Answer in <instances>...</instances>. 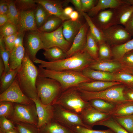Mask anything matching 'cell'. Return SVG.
<instances>
[{
    "label": "cell",
    "instance_id": "obj_57",
    "mask_svg": "<svg viewBox=\"0 0 133 133\" xmlns=\"http://www.w3.org/2000/svg\"><path fill=\"white\" fill-rule=\"evenodd\" d=\"M5 66L4 63L2 58H0V77L4 73L5 71Z\"/></svg>",
    "mask_w": 133,
    "mask_h": 133
},
{
    "label": "cell",
    "instance_id": "obj_26",
    "mask_svg": "<svg viewBox=\"0 0 133 133\" xmlns=\"http://www.w3.org/2000/svg\"><path fill=\"white\" fill-rule=\"evenodd\" d=\"M112 57L119 61L128 52L133 50V38L120 45L111 46Z\"/></svg>",
    "mask_w": 133,
    "mask_h": 133
},
{
    "label": "cell",
    "instance_id": "obj_45",
    "mask_svg": "<svg viewBox=\"0 0 133 133\" xmlns=\"http://www.w3.org/2000/svg\"><path fill=\"white\" fill-rule=\"evenodd\" d=\"M119 61L127 71L133 73V50L125 54Z\"/></svg>",
    "mask_w": 133,
    "mask_h": 133
},
{
    "label": "cell",
    "instance_id": "obj_38",
    "mask_svg": "<svg viewBox=\"0 0 133 133\" xmlns=\"http://www.w3.org/2000/svg\"><path fill=\"white\" fill-rule=\"evenodd\" d=\"M113 117L129 133H133V115Z\"/></svg>",
    "mask_w": 133,
    "mask_h": 133
},
{
    "label": "cell",
    "instance_id": "obj_3",
    "mask_svg": "<svg viewBox=\"0 0 133 133\" xmlns=\"http://www.w3.org/2000/svg\"><path fill=\"white\" fill-rule=\"evenodd\" d=\"M38 74L53 79L61 84L62 92L71 87H77L81 83L93 80L84 76L81 72L71 71H53L39 67Z\"/></svg>",
    "mask_w": 133,
    "mask_h": 133
},
{
    "label": "cell",
    "instance_id": "obj_13",
    "mask_svg": "<svg viewBox=\"0 0 133 133\" xmlns=\"http://www.w3.org/2000/svg\"><path fill=\"white\" fill-rule=\"evenodd\" d=\"M92 17L93 19H91L93 21L102 31L117 24L115 9H109L101 10Z\"/></svg>",
    "mask_w": 133,
    "mask_h": 133
},
{
    "label": "cell",
    "instance_id": "obj_36",
    "mask_svg": "<svg viewBox=\"0 0 133 133\" xmlns=\"http://www.w3.org/2000/svg\"><path fill=\"white\" fill-rule=\"evenodd\" d=\"M95 125H101L107 127L114 133H129L112 116L97 123Z\"/></svg>",
    "mask_w": 133,
    "mask_h": 133
},
{
    "label": "cell",
    "instance_id": "obj_40",
    "mask_svg": "<svg viewBox=\"0 0 133 133\" xmlns=\"http://www.w3.org/2000/svg\"><path fill=\"white\" fill-rule=\"evenodd\" d=\"M14 1L20 12L35 9L38 5L34 0H16Z\"/></svg>",
    "mask_w": 133,
    "mask_h": 133
},
{
    "label": "cell",
    "instance_id": "obj_14",
    "mask_svg": "<svg viewBox=\"0 0 133 133\" xmlns=\"http://www.w3.org/2000/svg\"><path fill=\"white\" fill-rule=\"evenodd\" d=\"M80 115L83 123L92 129L97 123L111 116L109 114L99 111L92 107L89 104Z\"/></svg>",
    "mask_w": 133,
    "mask_h": 133
},
{
    "label": "cell",
    "instance_id": "obj_8",
    "mask_svg": "<svg viewBox=\"0 0 133 133\" xmlns=\"http://www.w3.org/2000/svg\"><path fill=\"white\" fill-rule=\"evenodd\" d=\"M12 122L27 123L37 126L38 117L34 103L29 105L14 103L13 113L8 119Z\"/></svg>",
    "mask_w": 133,
    "mask_h": 133
},
{
    "label": "cell",
    "instance_id": "obj_53",
    "mask_svg": "<svg viewBox=\"0 0 133 133\" xmlns=\"http://www.w3.org/2000/svg\"><path fill=\"white\" fill-rule=\"evenodd\" d=\"M66 1L67 2H70L74 5L77 11L81 14L82 12L81 0H66Z\"/></svg>",
    "mask_w": 133,
    "mask_h": 133
},
{
    "label": "cell",
    "instance_id": "obj_55",
    "mask_svg": "<svg viewBox=\"0 0 133 133\" xmlns=\"http://www.w3.org/2000/svg\"><path fill=\"white\" fill-rule=\"evenodd\" d=\"M8 22L6 14H0V26L1 27Z\"/></svg>",
    "mask_w": 133,
    "mask_h": 133
},
{
    "label": "cell",
    "instance_id": "obj_17",
    "mask_svg": "<svg viewBox=\"0 0 133 133\" xmlns=\"http://www.w3.org/2000/svg\"><path fill=\"white\" fill-rule=\"evenodd\" d=\"M88 67L95 70L112 73L123 71H128L119 61L110 59L95 61Z\"/></svg>",
    "mask_w": 133,
    "mask_h": 133
},
{
    "label": "cell",
    "instance_id": "obj_54",
    "mask_svg": "<svg viewBox=\"0 0 133 133\" xmlns=\"http://www.w3.org/2000/svg\"><path fill=\"white\" fill-rule=\"evenodd\" d=\"M70 19L73 21H76L78 20L79 13L78 11H73L69 15Z\"/></svg>",
    "mask_w": 133,
    "mask_h": 133
},
{
    "label": "cell",
    "instance_id": "obj_15",
    "mask_svg": "<svg viewBox=\"0 0 133 133\" xmlns=\"http://www.w3.org/2000/svg\"><path fill=\"white\" fill-rule=\"evenodd\" d=\"M31 100L35 104L36 108L38 119L37 126L38 128L49 123L53 119L54 107L53 105H44L39 98Z\"/></svg>",
    "mask_w": 133,
    "mask_h": 133
},
{
    "label": "cell",
    "instance_id": "obj_19",
    "mask_svg": "<svg viewBox=\"0 0 133 133\" xmlns=\"http://www.w3.org/2000/svg\"><path fill=\"white\" fill-rule=\"evenodd\" d=\"M36 3L42 6L50 15L57 16L64 21L70 19L64 12L63 2L58 0H34Z\"/></svg>",
    "mask_w": 133,
    "mask_h": 133
},
{
    "label": "cell",
    "instance_id": "obj_42",
    "mask_svg": "<svg viewBox=\"0 0 133 133\" xmlns=\"http://www.w3.org/2000/svg\"><path fill=\"white\" fill-rule=\"evenodd\" d=\"M14 109V103L7 101L0 102V117L8 119L12 114Z\"/></svg>",
    "mask_w": 133,
    "mask_h": 133
},
{
    "label": "cell",
    "instance_id": "obj_33",
    "mask_svg": "<svg viewBox=\"0 0 133 133\" xmlns=\"http://www.w3.org/2000/svg\"><path fill=\"white\" fill-rule=\"evenodd\" d=\"M133 115V102L126 101L117 104L111 113L112 117L122 116Z\"/></svg>",
    "mask_w": 133,
    "mask_h": 133
},
{
    "label": "cell",
    "instance_id": "obj_49",
    "mask_svg": "<svg viewBox=\"0 0 133 133\" xmlns=\"http://www.w3.org/2000/svg\"><path fill=\"white\" fill-rule=\"evenodd\" d=\"M98 1V0H81L82 12H88L96 5Z\"/></svg>",
    "mask_w": 133,
    "mask_h": 133
},
{
    "label": "cell",
    "instance_id": "obj_50",
    "mask_svg": "<svg viewBox=\"0 0 133 133\" xmlns=\"http://www.w3.org/2000/svg\"><path fill=\"white\" fill-rule=\"evenodd\" d=\"M124 94L128 101L133 102V88L125 86Z\"/></svg>",
    "mask_w": 133,
    "mask_h": 133
},
{
    "label": "cell",
    "instance_id": "obj_29",
    "mask_svg": "<svg viewBox=\"0 0 133 133\" xmlns=\"http://www.w3.org/2000/svg\"><path fill=\"white\" fill-rule=\"evenodd\" d=\"M84 50L95 60H99V44L91 34L89 29L87 34L86 43Z\"/></svg>",
    "mask_w": 133,
    "mask_h": 133
},
{
    "label": "cell",
    "instance_id": "obj_22",
    "mask_svg": "<svg viewBox=\"0 0 133 133\" xmlns=\"http://www.w3.org/2000/svg\"><path fill=\"white\" fill-rule=\"evenodd\" d=\"M83 24L79 19L73 21L69 19L63 22L62 26L63 35L71 45Z\"/></svg>",
    "mask_w": 133,
    "mask_h": 133
},
{
    "label": "cell",
    "instance_id": "obj_31",
    "mask_svg": "<svg viewBox=\"0 0 133 133\" xmlns=\"http://www.w3.org/2000/svg\"><path fill=\"white\" fill-rule=\"evenodd\" d=\"M63 22L60 18L54 15H50L44 24L38 28V31L40 32H52L60 27Z\"/></svg>",
    "mask_w": 133,
    "mask_h": 133
},
{
    "label": "cell",
    "instance_id": "obj_25",
    "mask_svg": "<svg viewBox=\"0 0 133 133\" xmlns=\"http://www.w3.org/2000/svg\"><path fill=\"white\" fill-rule=\"evenodd\" d=\"M39 133H76L53 119L49 123L38 128Z\"/></svg>",
    "mask_w": 133,
    "mask_h": 133
},
{
    "label": "cell",
    "instance_id": "obj_9",
    "mask_svg": "<svg viewBox=\"0 0 133 133\" xmlns=\"http://www.w3.org/2000/svg\"><path fill=\"white\" fill-rule=\"evenodd\" d=\"M39 33L43 49L57 47L66 53L71 46V44L66 40L63 35L62 25L57 29L52 32H39Z\"/></svg>",
    "mask_w": 133,
    "mask_h": 133
},
{
    "label": "cell",
    "instance_id": "obj_46",
    "mask_svg": "<svg viewBox=\"0 0 133 133\" xmlns=\"http://www.w3.org/2000/svg\"><path fill=\"white\" fill-rule=\"evenodd\" d=\"M16 129L15 126L10 120L4 117H0V133H4Z\"/></svg>",
    "mask_w": 133,
    "mask_h": 133
},
{
    "label": "cell",
    "instance_id": "obj_47",
    "mask_svg": "<svg viewBox=\"0 0 133 133\" xmlns=\"http://www.w3.org/2000/svg\"><path fill=\"white\" fill-rule=\"evenodd\" d=\"M71 130L76 133H114L110 129L105 130H96L81 126H77Z\"/></svg>",
    "mask_w": 133,
    "mask_h": 133
},
{
    "label": "cell",
    "instance_id": "obj_37",
    "mask_svg": "<svg viewBox=\"0 0 133 133\" xmlns=\"http://www.w3.org/2000/svg\"><path fill=\"white\" fill-rule=\"evenodd\" d=\"M117 81L125 86L133 88V73L126 71H121L114 73Z\"/></svg>",
    "mask_w": 133,
    "mask_h": 133
},
{
    "label": "cell",
    "instance_id": "obj_43",
    "mask_svg": "<svg viewBox=\"0 0 133 133\" xmlns=\"http://www.w3.org/2000/svg\"><path fill=\"white\" fill-rule=\"evenodd\" d=\"M112 57L111 46L105 42L99 45V60L110 59Z\"/></svg>",
    "mask_w": 133,
    "mask_h": 133
},
{
    "label": "cell",
    "instance_id": "obj_32",
    "mask_svg": "<svg viewBox=\"0 0 133 133\" xmlns=\"http://www.w3.org/2000/svg\"><path fill=\"white\" fill-rule=\"evenodd\" d=\"M44 50L43 54L49 62L57 61L66 58V53L59 47H53Z\"/></svg>",
    "mask_w": 133,
    "mask_h": 133
},
{
    "label": "cell",
    "instance_id": "obj_16",
    "mask_svg": "<svg viewBox=\"0 0 133 133\" xmlns=\"http://www.w3.org/2000/svg\"><path fill=\"white\" fill-rule=\"evenodd\" d=\"M89 27L85 21L83 24L75 37L71 46L66 52V58L84 50L87 40V34Z\"/></svg>",
    "mask_w": 133,
    "mask_h": 133
},
{
    "label": "cell",
    "instance_id": "obj_28",
    "mask_svg": "<svg viewBox=\"0 0 133 133\" xmlns=\"http://www.w3.org/2000/svg\"><path fill=\"white\" fill-rule=\"evenodd\" d=\"M93 107L103 113L110 115L116 107L117 104L100 99L91 100L88 101Z\"/></svg>",
    "mask_w": 133,
    "mask_h": 133
},
{
    "label": "cell",
    "instance_id": "obj_58",
    "mask_svg": "<svg viewBox=\"0 0 133 133\" xmlns=\"http://www.w3.org/2000/svg\"><path fill=\"white\" fill-rule=\"evenodd\" d=\"M4 133H19L18 131L16 129H14L8 131Z\"/></svg>",
    "mask_w": 133,
    "mask_h": 133
},
{
    "label": "cell",
    "instance_id": "obj_10",
    "mask_svg": "<svg viewBox=\"0 0 133 133\" xmlns=\"http://www.w3.org/2000/svg\"><path fill=\"white\" fill-rule=\"evenodd\" d=\"M102 31L105 42L110 46L122 44L132 36L122 25L115 24Z\"/></svg>",
    "mask_w": 133,
    "mask_h": 133
},
{
    "label": "cell",
    "instance_id": "obj_24",
    "mask_svg": "<svg viewBox=\"0 0 133 133\" xmlns=\"http://www.w3.org/2000/svg\"><path fill=\"white\" fill-rule=\"evenodd\" d=\"M87 78L93 80L109 82H117L114 73L95 70L89 67L82 72Z\"/></svg>",
    "mask_w": 133,
    "mask_h": 133
},
{
    "label": "cell",
    "instance_id": "obj_51",
    "mask_svg": "<svg viewBox=\"0 0 133 133\" xmlns=\"http://www.w3.org/2000/svg\"><path fill=\"white\" fill-rule=\"evenodd\" d=\"M0 3V14H7L9 9L7 0H1Z\"/></svg>",
    "mask_w": 133,
    "mask_h": 133
},
{
    "label": "cell",
    "instance_id": "obj_18",
    "mask_svg": "<svg viewBox=\"0 0 133 133\" xmlns=\"http://www.w3.org/2000/svg\"><path fill=\"white\" fill-rule=\"evenodd\" d=\"M35 9L20 12V21L18 27V33L27 31H38L34 15Z\"/></svg>",
    "mask_w": 133,
    "mask_h": 133
},
{
    "label": "cell",
    "instance_id": "obj_5",
    "mask_svg": "<svg viewBox=\"0 0 133 133\" xmlns=\"http://www.w3.org/2000/svg\"><path fill=\"white\" fill-rule=\"evenodd\" d=\"M89 104L82 98L77 87H75L62 92L52 105H59L80 115Z\"/></svg>",
    "mask_w": 133,
    "mask_h": 133
},
{
    "label": "cell",
    "instance_id": "obj_23",
    "mask_svg": "<svg viewBox=\"0 0 133 133\" xmlns=\"http://www.w3.org/2000/svg\"><path fill=\"white\" fill-rule=\"evenodd\" d=\"M23 41L15 44L10 52L9 61V65L10 69H17L19 68L21 65L25 53Z\"/></svg>",
    "mask_w": 133,
    "mask_h": 133
},
{
    "label": "cell",
    "instance_id": "obj_2",
    "mask_svg": "<svg viewBox=\"0 0 133 133\" xmlns=\"http://www.w3.org/2000/svg\"><path fill=\"white\" fill-rule=\"evenodd\" d=\"M38 74V67L34 65L25 52L16 78L23 93L31 100L39 98L36 87Z\"/></svg>",
    "mask_w": 133,
    "mask_h": 133
},
{
    "label": "cell",
    "instance_id": "obj_48",
    "mask_svg": "<svg viewBox=\"0 0 133 133\" xmlns=\"http://www.w3.org/2000/svg\"><path fill=\"white\" fill-rule=\"evenodd\" d=\"M18 33L3 38L6 49L10 52L14 48L15 41Z\"/></svg>",
    "mask_w": 133,
    "mask_h": 133
},
{
    "label": "cell",
    "instance_id": "obj_21",
    "mask_svg": "<svg viewBox=\"0 0 133 133\" xmlns=\"http://www.w3.org/2000/svg\"><path fill=\"white\" fill-rule=\"evenodd\" d=\"M122 84L117 82L93 81L82 83L77 87L79 89L85 91L97 92Z\"/></svg>",
    "mask_w": 133,
    "mask_h": 133
},
{
    "label": "cell",
    "instance_id": "obj_27",
    "mask_svg": "<svg viewBox=\"0 0 133 133\" xmlns=\"http://www.w3.org/2000/svg\"><path fill=\"white\" fill-rule=\"evenodd\" d=\"M115 9L116 14L117 24L124 26L133 15V5L126 4Z\"/></svg>",
    "mask_w": 133,
    "mask_h": 133
},
{
    "label": "cell",
    "instance_id": "obj_1",
    "mask_svg": "<svg viewBox=\"0 0 133 133\" xmlns=\"http://www.w3.org/2000/svg\"><path fill=\"white\" fill-rule=\"evenodd\" d=\"M95 61L84 50L60 60L49 62L36 58L34 63L39 64L38 67L49 70L82 72Z\"/></svg>",
    "mask_w": 133,
    "mask_h": 133
},
{
    "label": "cell",
    "instance_id": "obj_12",
    "mask_svg": "<svg viewBox=\"0 0 133 133\" xmlns=\"http://www.w3.org/2000/svg\"><path fill=\"white\" fill-rule=\"evenodd\" d=\"M25 52L33 62L37 58L36 55L40 49H43V43L38 31H30L23 44Z\"/></svg>",
    "mask_w": 133,
    "mask_h": 133
},
{
    "label": "cell",
    "instance_id": "obj_34",
    "mask_svg": "<svg viewBox=\"0 0 133 133\" xmlns=\"http://www.w3.org/2000/svg\"><path fill=\"white\" fill-rule=\"evenodd\" d=\"M11 69L8 71L4 72L0 77V94L7 89L13 83L15 79L18 70Z\"/></svg>",
    "mask_w": 133,
    "mask_h": 133
},
{
    "label": "cell",
    "instance_id": "obj_35",
    "mask_svg": "<svg viewBox=\"0 0 133 133\" xmlns=\"http://www.w3.org/2000/svg\"><path fill=\"white\" fill-rule=\"evenodd\" d=\"M9 9L7 14L8 22L12 23L18 27L20 21V12L16 7L14 0H7Z\"/></svg>",
    "mask_w": 133,
    "mask_h": 133
},
{
    "label": "cell",
    "instance_id": "obj_7",
    "mask_svg": "<svg viewBox=\"0 0 133 133\" xmlns=\"http://www.w3.org/2000/svg\"><path fill=\"white\" fill-rule=\"evenodd\" d=\"M53 105L54 107L53 119L60 124L71 130L78 126L91 129L83 123L80 115L59 105Z\"/></svg>",
    "mask_w": 133,
    "mask_h": 133
},
{
    "label": "cell",
    "instance_id": "obj_39",
    "mask_svg": "<svg viewBox=\"0 0 133 133\" xmlns=\"http://www.w3.org/2000/svg\"><path fill=\"white\" fill-rule=\"evenodd\" d=\"M13 122L19 133H39L38 128L36 125L21 122Z\"/></svg>",
    "mask_w": 133,
    "mask_h": 133
},
{
    "label": "cell",
    "instance_id": "obj_44",
    "mask_svg": "<svg viewBox=\"0 0 133 133\" xmlns=\"http://www.w3.org/2000/svg\"><path fill=\"white\" fill-rule=\"evenodd\" d=\"M17 27L8 22L0 27V36L3 38L14 34L18 32Z\"/></svg>",
    "mask_w": 133,
    "mask_h": 133
},
{
    "label": "cell",
    "instance_id": "obj_56",
    "mask_svg": "<svg viewBox=\"0 0 133 133\" xmlns=\"http://www.w3.org/2000/svg\"><path fill=\"white\" fill-rule=\"evenodd\" d=\"M73 11V9L71 6L66 7L64 9V12L65 14L68 17L71 13Z\"/></svg>",
    "mask_w": 133,
    "mask_h": 133
},
{
    "label": "cell",
    "instance_id": "obj_20",
    "mask_svg": "<svg viewBox=\"0 0 133 133\" xmlns=\"http://www.w3.org/2000/svg\"><path fill=\"white\" fill-rule=\"evenodd\" d=\"M126 4L133 5V0H98L96 5L87 13L92 17L101 10L116 9Z\"/></svg>",
    "mask_w": 133,
    "mask_h": 133
},
{
    "label": "cell",
    "instance_id": "obj_30",
    "mask_svg": "<svg viewBox=\"0 0 133 133\" xmlns=\"http://www.w3.org/2000/svg\"><path fill=\"white\" fill-rule=\"evenodd\" d=\"M81 14L87 22L91 34L97 40L99 45L105 42L102 31L97 26L87 13L82 12Z\"/></svg>",
    "mask_w": 133,
    "mask_h": 133
},
{
    "label": "cell",
    "instance_id": "obj_4",
    "mask_svg": "<svg viewBox=\"0 0 133 133\" xmlns=\"http://www.w3.org/2000/svg\"><path fill=\"white\" fill-rule=\"evenodd\" d=\"M36 87L38 97L45 105L52 104L62 92L61 86L57 81L39 74L36 80Z\"/></svg>",
    "mask_w": 133,
    "mask_h": 133
},
{
    "label": "cell",
    "instance_id": "obj_52",
    "mask_svg": "<svg viewBox=\"0 0 133 133\" xmlns=\"http://www.w3.org/2000/svg\"><path fill=\"white\" fill-rule=\"evenodd\" d=\"M124 26L132 36H133V15L128 20Z\"/></svg>",
    "mask_w": 133,
    "mask_h": 133
},
{
    "label": "cell",
    "instance_id": "obj_41",
    "mask_svg": "<svg viewBox=\"0 0 133 133\" xmlns=\"http://www.w3.org/2000/svg\"><path fill=\"white\" fill-rule=\"evenodd\" d=\"M0 57L2 60L5 66L4 72L9 71L10 68L9 65V61L10 52L6 49L3 38L0 37Z\"/></svg>",
    "mask_w": 133,
    "mask_h": 133
},
{
    "label": "cell",
    "instance_id": "obj_6",
    "mask_svg": "<svg viewBox=\"0 0 133 133\" xmlns=\"http://www.w3.org/2000/svg\"><path fill=\"white\" fill-rule=\"evenodd\" d=\"M121 84L97 92L88 91L77 88L82 98L87 102L93 99H100L117 104L128 101L124 95L126 86Z\"/></svg>",
    "mask_w": 133,
    "mask_h": 133
},
{
    "label": "cell",
    "instance_id": "obj_11",
    "mask_svg": "<svg viewBox=\"0 0 133 133\" xmlns=\"http://www.w3.org/2000/svg\"><path fill=\"white\" fill-rule=\"evenodd\" d=\"M7 101L13 103L29 105L33 103L21 89L16 78L12 84L0 95V102Z\"/></svg>",
    "mask_w": 133,
    "mask_h": 133
}]
</instances>
